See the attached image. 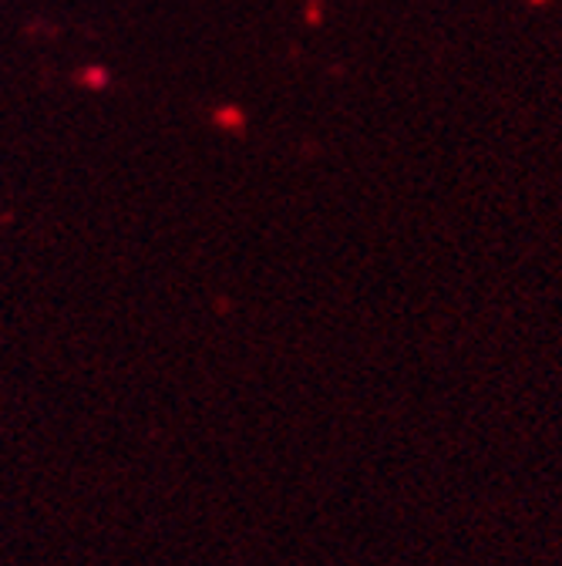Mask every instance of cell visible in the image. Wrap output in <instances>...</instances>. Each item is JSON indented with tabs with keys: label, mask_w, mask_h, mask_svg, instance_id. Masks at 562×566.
<instances>
[]
</instances>
